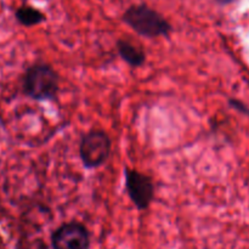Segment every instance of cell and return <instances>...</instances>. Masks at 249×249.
I'll return each instance as SVG.
<instances>
[{"label": "cell", "instance_id": "4", "mask_svg": "<svg viewBox=\"0 0 249 249\" xmlns=\"http://www.w3.org/2000/svg\"><path fill=\"white\" fill-rule=\"evenodd\" d=\"M53 249H89V231L79 223L61 225L51 237Z\"/></svg>", "mask_w": 249, "mask_h": 249}, {"label": "cell", "instance_id": "2", "mask_svg": "<svg viewBox=\"0 0 249 249\" xmlns=\"http://www.w3.org/2000/svg\"><path fill=\"white\" fill-rule=\"evenodd\" d=\"M123 18L134 31L148 38L167 36L172 31L169 22L146 5H134L129 7Z\"/></svg>", "mask_w": 249, "mask_h": 249}, {"label": "cell", "instance_id": "6", "mask_svg": "<svg viewBox=\"0 0 249 249\" xmlns=\"http://www.w3.org/2000/svg\"><path fill=\"white\" fill-rule=\"evenodd\" d=\"M118 50L122 58L133 67L141 66L145 61V53L139 46L129 43L126 40H121L118 43Z\"/></svg>", "mask_w": 249, "mask_h": 249}, {"label": "cell", "instance_id": "3", "mask_svg": "<svg viewBox=\"0 0 249 249\" xmlns=\"http://www.w3.org/2000/svg\"><path fill=\"white\" fill-rule=\"evenodd\" d=\"M111 152V140L104 131L95 130L83 138L80 143V157L88 168L104 164Z\"/></svg>", "mask_w": 249, "mask_h": 249}, {"label": "cell", "instance_id": "8", "mask_svg": "<svg viewBox=\"0 0 249 249\" xmlns=\"http://www.w3.org/2000/svg\"><path fill=\"white\" fill-rule=\"evenodd\" d=\"M218 2H220V4H228V2H230L231 0H216Z\"/></svg>", "mask_w": 249, "mask_h": 249}, {"label": "cell", "instance_id": "7", "mask_svg": "<svg viewBox=\"0 0 249 249\" xmlns=\"http://www.w3.org/2000/svg\"><path fill=\"white\" fill-rule=\"evenodd\" d=\"M15 17L17 22L24 27H33L36 24H40L45 21V16L38 9L28 6V5H22L15 11Z\"/></svg>", "mask_w": 249, "mask_h": 249}, {"label": "cell", "instance_id": "5", "mask_svg": "<svg viewBox=\"0 0 249 249\" xmlns=\"http://www.w3.org/2000/svg\"><path fill=\"white\" fill-rule=\"evenodd\" d=\"M126 191L136 208L143 211L151 204L153 199V184L150 178L136 170H125Z\"/></svg>", "mask_w": 249, "mask_h": 249}, {"label": "cell", "instance_id": "1", "mask_svg": "<svg viewBox=\"0 0 249 249\" xmlns=\"http://www.w3.org/2000/svg\"><path fill=\"white\" fill-rule=\"evenodd\" d=\"M22 89L27 96L36 101L51 100L58 90L57 74L48 65L31 66L23 75Z\"/></svg>", "mask_w": 249, "mask_h": 249}]
</instances>
